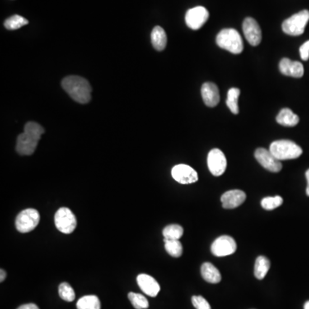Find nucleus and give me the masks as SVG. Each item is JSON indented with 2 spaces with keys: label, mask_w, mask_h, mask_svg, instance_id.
<instances>
[{
  "label": "nucleus",
  "mask_w": 309,
  "mask_h": 309,
  "mask_svg": "<svg viewBox=\"0 0 309 309\" xmlns=\"http://www.w3.org/2000/svg\"><path fill=\"white\" fill-rule=\"evenodd\" d=\"M202 278L210 283H218L222 279L220 272L211 263H203L201 266Z\"/></svg>",
  "instance_id": "18"
},
{
  "label": "nucleus",
  "mask_w": 309,
  "mask_h": 309,
  "mask_svg": "<svg viewBox=\"0 0 309 309\" xmlns=\"http://www.w3.org/2000/svg\"><path fill=\"white\" fill-rule=\"evenodd\" d=\"M29 24V21L23 16L18 15H14V16L6 19L5 22V27L9 30H16L20 29L22 27L25 26Z\"/></svg>",
  "instance_id": "26"
},
{
  "label": "nucleus",
  "mask_w": 309,
  "mask_h": 309,
  "mask_svg": "<svg viewBox=\"0 0 309 309\" xmlns=\"http://www.w3.org/2000/svg\"><path fill=\"white\" fill-rule=\"evenodd\" d=\"M45 130L35 122H28L24 127V132L19 135L16 142V152L22 156H30L37 147L38 142Z\"/></svg>",
  "instance_id": "1"
},
{
  "label": "nucleus",
  "mask_w": 309,
  "mask_h": 309,
  "mask_svg": "<svg viewBox=\"0 0 309 309\" xmlns=\"http://www.w3.org/2000/svg\"><path fill=\"white\" fill-rule=\"evenodd\" d=\"M240 90L237 88H231L228 92L227 104L228 108L234 114H239V106H238V99L240 95Z\"/></svg>",
  "instance_id": "23"
},
{
  "label": "nucleus",
  "mask_w": 309,
  "mask_h": 309,
  "mask_svg": "<svg viewBox=\"0 0 309 309\" xmlns=\"http://www.w3.org/2000/svg\"><path fill=\"white\" fill-rule=\"evenodd\" d=\"M306 178L307 180V185H309V169L306 172Z\"/></svg>",
  "instance_id": "34"
},
{
  "label": "nucleus",
  "mask_w": 309,
  "mask_h": 309,
  "mask_svg": "<svg viewBox=\"0 0 309 309\" xmlns=\"http://www.w3.org/2000/svg\"><path fill=\"white\" fill-rule=\"evenodd\" d=\"M77 309H100V301L96 296H85L77 303Z\"/></svg>",
  "instance_id": "22"
},
{
  "label": "nucleus",
  "mask_w": 309,
  "mask_h": 309,
  "mask_svg": "<svg viewBox=\"0 0 309 309\" xmlns=\"http://www.w3.org/2000/svg\"><path fill=\"white\" fill-rule=\"evenodd\" d=\"M237 245L234 238L229 235H222L215 240L212 245V254L215 256L224 257L233 254L236 251Z\"/></svg>",
  "instance_id": "8"
},
{
  "label": "nucleus",
  "mask_w": 309,
  "mask_h": 309,
  "mask_svg": "<svg viewBox=\"0 0 309 309\" xmlns=\"http://www.w3.org/2000/svg\"><path fill=\"white\" fill-rule=\"evenodd\" d=\"M279 69L282 74L293 77H301L304 74L303 65L299 61H292L284 58L280 61Z\"/></svg>",
  "instance_id": "17"
},
{
  "label": "nucleus",
  "mask_w": 309,
  "mask_h": 309,
  "mask_svg": "<svg viewBox=\"0 0 309 309\" xmlns=\"http://www.w3.org/2000/svg\"><path fill=\"white\" fill-rule=\"evenodd\" d=\"M243 33L246 40L250 45L256 47L259 45L262 40V32L256 20L252 17H246L242 24Z\"/></svg>",
  "instance_id": "12"
},
{
  "label": "nucleus",
  "mask_w": 309,
  "mask_h": 309,
  "mask_svg": "<svg viewBox=\"0 0 309 309\" xmlns=\"http://www.w3.org/2000/svg\"><path fill=\"white\" fill-rule=\"evenodd\" d=\"M184 230L180 225L171 224L164 228L162 234L167 240H180L182 237Z\"/></svg>",
  "instance_id": "24"
},
{
  "label": "nucleus",
  "mask_w": 309,
  "mask_h": 309,
  "mask_svg": "<svg viewBox=\"0 0 309 309\" xmlns=\"http://www.w3.org/2000/svg\"><path fill=\"white\" fill-rule=\"evenodd\" d=\"M306 195L308 196L309 197V185H307V187H306Z\"/></svg>",
  "instance_id": "36"
},
{
  "label": "nucleus",
  "mask_w": 309,
  "mask_h": 309,
  "mask_svg": "<svg viewBox=\"0 0 309 309\" xmlns=\"http://www.w3.org/2000/svg\"><path fill=\"white\" fill-rule=\"evenodd\" d=\"M254 156L257 161H259L260 165L263 168L267 169L268 171L273 172V173H278L281 171L283 168V165L281 163V161L276 158L271 151H267L264 148L257 149Z\"/></svg>",
  "instance_id": "11"
},
{
  "label": "nucleus",
  "mask_w": 309,
  "mask_h": 309,
  "mask_svg": "<svg viewBox=\"0 0 309 309\" xmlns=\"http://www.w3.org/2000/svg\"><path fill=\"white\" fill-rule=\"evenodd\" d=\"M309 21V11L303 10L286 19L282 24V29L289 35L297 36L303 34Z\"/></svg>",
  "instance_id": "5"
},
{
  "label": "nucleus",
  "mask_w": 309,
  "mask_h": 309,
  "mask_svg": "<svg viewBox=\"0 0 309 309\" xmlns=\"http://www.w3.org/2000/svg\"><path fill=\"white\" fill-rule=\"evenodd\" d=\"M246 193L243 191H228L221 197V202L224 209H235L241 205L246 200Z\"/></svg>",
  "instance_id": "14"
},
{
  "label": "nucleus",
  "mask_w": 309,
  "mask_h": 309,
  "mask_svg": "<svg viewBox=\"0 0 309 309\" xmlns=\"http://www.w3.org/2000/svg\"><path fill=\"white\" fill-rule=\"evenodd\" d=\"M128 298L132 302V306H134L136 309H146L149 307L148 300L141 294L131 292L128 295Z\"/></svg>",
  "instance_id": "27"
},
{
  "label": "nucleus",
  "mask_w": 309,
  "mask_h": 309,
  "mask_svg": "<svg viewBox=\"0 0 309 309\" xmlns=\"http://www.w3.org/2000/svg\"><path fill=\"white\" fill-rule=\"evenodd\" d=\"M58 294H59L61 299H63L64 301H68V302L74 301L75 297H76L74 290L67 283H61L58 287Z\"/></svg>",
  "instance_id": "28"
},
{
  "label": "nucleus",
  "mask_w": 309,
  "mask_h": 309,
  "mask_svg": "<svg viewBox=\"0 0 309 309\" xmlns=\"http://www.w3.org/2000/svg\"><path fill=\"white\" fill-rule=\"evenodd\" d=\"M201 95L206 106L214 108L220 101L219 90L213 83L203 84L201 89Z\"/></svg>",
  "instance_id": "15"
},
{
  "label": "nucleus",
  "mask_w": 309,
  "mask_h": 309,
  "mask_svg": "<svg viewBox=\"0 0 309 309\" xmlns=\"http://www.w3.org/2000/svg\"><path fill=\"white\" fill-rule=\"evenodd\" d=\"M304 309H309V301H306L305 305H304Z\"/></svg>",
  "instance_id": "35"
},
{
  "label": "nucleus",
  "mask_w": 309,
  "mask_h": 309,
  "mask_svg": "<svg viewBox=\"0 0 309 309\" xmlns=\"http://www.w3.org/2000/svg\"><path fill=\"white\" fill-rule=\"evenodd\" d=\"M270 151L279 161L298 158L302 154V149L293 141H275L270 146Z\"/></svg>",
  "instance_id": "4"
},
{
  "label": "nucleus",
  "mask_w": 309,
  "mask_h": 309,
  "mask_svg": "<svg viewBox=\"0 0 309 309\" xmlns=\"http://www.w3.org/2000/svg\"><path fill=\"white\" fill-rule=\"evenodd\" d=\"M165 249L169 255L175 258H179L182 255L183 246L179 240H167L164 239Z\"/></svg>",
  "instance_id": "25"
},
{
  "label": "nucleus",
  "mask_w": 309,
  "mask_h": 309,
  "mask_svg": "<svg viewBox=\"0 0 309 309\" xmlns=\"http://www.w3.org/2000/svg\"><path fill=\"white\" fill-rule=\"evenodd\" d=\"M271 263L266 257L259 256L257 258L254 265V275L259 280L264 279L266 276L267 272L269 271Z\"/></svg>",
  "instance_id": "21"
},
{
  "label": "nucleus",
  "mask_w": 309,
  "mask_h": 309,
  "mask_svg": "<svg viewBox=\"0 0 309 309\" xmlns=\"http://www.w3.org/2000/svg\"><path fill=\"white\" fill-rule=\"evenodd\" d=\"M17 309H40L34 303H29V304H24V305H22L21 306H19Z\"/></svg>",
  "instance_id": "32"
},
{
  "label": "nucleus",
  "mask_w": 309,
  "mask_h": 309,
  "mask_svg": "<svg viewBox=\"0 0 309 309\" xmlns=\"http://www.w3.org/2000/svg\"><path fill=\"white\" fill-rule=\"evenodd\" d=\"M209 170L214 176H220L227 168V160L224 154L219 149H213L210 151L207 158Z\"/></svg>",
  "instance_id": "9"
},
{
  "label": "nucleus",
  "mask_w": 309,
  "mask_h": 309,
  "mask_svg": "<svg viewBox=\"0 0 309 309\" xmlns=\"http://www.w3.org/2000/svg\"><path fill=\"white\" fill-rule=\"evenodd\" d=\"M137 282L143 293L151 297H156L160 291V285L155 278L147 274L137 276Z\"/></svg>",
  "instance_id": "16"
},
{
  "label": "nucleus",
  "mask_w": 309,
  "mask_h": 309,
  "mask_svg": "<svg viewBox=\"0 0 309 309\" xmlns=\"http://www.w3.org/2000/svg\"><path fill=\"white\" fill-rule=\"evenodd\" d=\"M40 222V213L34 209H26L16 217V228L19 232L28 233L37 227Z\"/></svg>",
  "instance_id": "6"
},
{
  "label": "nucleus",
  "mask_w": 309,
  "mask_h": 309,
  "mask_svg": "<svg viewBox=\"0 0 309 309\" xmlns=\"http://www.w3.org/2000/svg\"><path fill=\"white\" fill-rule=\"evenodd\" d=\"M192 302L196 309H212L209 302L203 296H194L192 297Z\"/></svg>",
  "instance_id": "30"
},
{
  "label": "nucleus",
  "mask_w": 309,
  "mask_h": 309,
  "mask_svg": "<svg viewBox=\"0 0 309 309\" xmlns=\"http://www.w3.org/2000/svg\"><path fill=\"white\" fill-rule=\"evenodd\" d=\"M55 226L64 234H71L77 227V218L69 208L62 207L58 210L54 216Z\"/></svg>",
  "instance_id": "7"
},
{
  "label": "nucleus",
  "mask_w": 309,
  "mask_h": 309,
  "mask_svg": "<svg viewBox=\"0 0 309 309\" xmlns=\"http://www.w3.org/2000/svg\"><path fill=\"white\" fill-rule=\"evenodd\" d=\"M209 18V11L203 6H197L186 14V24L193 30L200 29Z\"/></svg>",
  "instance_id": "10"
},
{
  "label": "nucleus",
  "mask_w": 309,
  "mask_h": 309,
  "mask_svg": "<svg viewBox=\"0 0 309 309\" xmlns=\"http://www.w3.org/2000/svg\"><path fill=\"white\" fill-rule=\"evenodd\" d=\"M64 90L71 97L81 104H85L91 99V86L87 80L78 76H69L62 81Z\"/></svg>",
  "instance_id": "2"
},
{
  "label": "nucleus",
  "mask_w": 309,
  "mask_h": 309,
  "mask_svg": "<svg viewBox=\"0 0 309 309\" xmlns=\"http://www.w3.org/2000/svg\"><path fill=\"white\" fill-rule=\"evenodd\" d=\"M300 54L302 60H308L309 58V40L302 44L300 48Z\"/></svg>",
  "instance_id": "31"
},
{
  "label": "nucleus",
  "mask_w": 309,
  "mask_h": 309,
  "mask_svg": "<svg viewBox=\"0 0 309 309\" xmlns=\"http://www.w3.org/2000/svg\"><path fill=\"white\" fill-rule=\"evenodd\" d=\"M0 274H1V276H0V282L2 283V282H4V280H5L6 278V271H4L3 269H1V271H0Z\"/></svg>",
  "instance_id": "33"
},
{
  "label": "nucleus",
  "mask_w": 309,
  "mask_h": 309,
  "mask_svg": "<svg viewBox=\"0 0 309 309\" xmlns=\"http://www.w3.org/2000/svg\"><path fill=\"white\" fill-rule=\"evenodd\" d=\"M217 44L220 48L234 54H239L243 51V40L237 30L224 29L217 36Z\"/></svg>",
  "instance_id": "3"
},
{
  "label": "nucleus",
  "mask_w": 309,
  "mask_h": 309,
  "mask_svg": "<svg viewBox=\"0 0 309 309\" xmlns=\"http://www.w3.org/2000/svg\"><path fill=\"white\" fill-rule=\"evenodd\" d=\"M172 176L180 184H192L198 180V173L192 167L179 164L172 169Z\"/></svg>",
  "instance_id": "13"
},
{
  "label": "nucleus",
  "mask_w": 309,
  "mask_h": 309,
  "mask_svg": "<svg viewBox=\"0 0 309 309\" xmlns=\"http://www.w3.org/2000/svg\"><path fill=\"white\" fill-rule=\"evenodd\" d=\"M299 120L298 115L294 114L290 109H282L277 116V122L283 127H295L298 124Z\"/></svg>",
  "instance_id": "20"
},
{
  "label": "nucleus",
  "mask_w": 309,
  "mask_h": 309,
  "mask_svg": "<svg viewBox=\"0 0 309 309\" xmlns=\"http://www.w3.org/2000/svg\"><path fill=\"white\" fill-rule=\"evenodd\" d=\"M167 34L164 29L160 26H156L151 32V43L154 48L157 51H162L167 46Z\"/></svg>",
  "instance_id": "19"
},
{
  "label": "nucleus",
  "mask_w": 309,
  "mask_h": 309,
  "mask_svg": "<svg viewBox=\"0 0 309 309\" xmlns=\"http://www.w3.org/2000/svg\"><path fill=\"white\" fill-rule=\"evenodd\" d=\"M283 202V198L280 196L267 197V198L262 199L261 205L266 211H272V210L276 209V208L282 205Z\"/></svg>",
  "instance_id": "29"
}]
</instances>
